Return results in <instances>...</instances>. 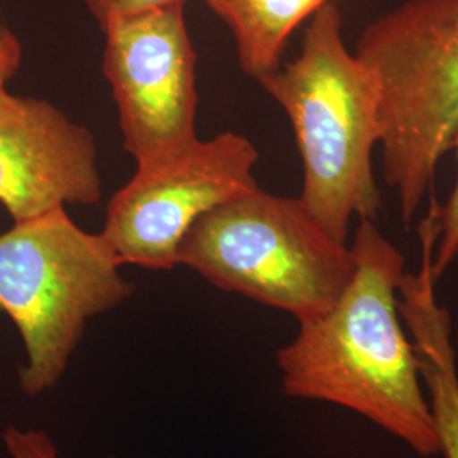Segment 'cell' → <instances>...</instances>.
Wrapping results in <instances>:
<instances>
[{
    "label": "cell",
    "instance_id": "cell-7",
    "mask_svg": "<svg viewBox=\"0 0 458 458\" xmlns=\"http://www.w3.org/2000/svg\"><path fill=\"white\" fill-rule=\"evenodd\" d=\"M102 70L124 149L143 165L196 143V51L183 5L121 19L104 30Z\"/></svg>",
    "mask_w": 458,
    "mask_h": 458
},
{
    "label": "cell",
    "instance_id": "cell-12",
    "mask_svg": "<svg viewBox=\"0 0 458 458\" xmlns=\"http://www.w3.org/2000/svg\"><path fill=\"white\" fill-rule=\"evenodd\" d=\"M4 443L13 458H58L56 448L47 433L39 429H4Z\"/></svg>",
    "mask_w": 458,
    "mask_h": 458
},
{
    "label": "cell",
    "instance_id": "cell-11",
    "mask_svg": "<svg viewBox=\"0 0 458 458\" xmlns=\"http://www.w3.org/2000/svg\"><path fill=\"white\" fill-rule=\"evenodd\" d=\"M183 4L185 0H87V9L104 31L121 19Z\"/></svg>",
    "mask_w": 458,
    "mask_h": 458
},
{
    "label": "cell",
    "instance_id": "cell-8",
    "mask_svg": "<svg viewBox=\"0 0 458 458\" xmlns=\"http://www.w3.org/2000/svg\"><path fill=\"white\" fill-rule=\"evenodd\" d=\"M102 197L96 138L48 100L0 89V204L14 223Z\"/></svg>",
    "mask_w": 458,
    "mask_h": 458
},
{
    "label": "cell",
    "instance_id": "cell-6",
    "mask_svg": "<svg viewBox=\"0 0 458 458\" xmlns=\"http://www.w3.org/2000/svg\"><path fill=\"white\" fill-rule=\"evenodd\" d=\"M259 158L246 136L226 131L138 165L131 181L111 197L100 234L121 262L170 270L199 217L259 187Z\"/></svg>",
    "mask_w": 458,
    "mask_h": 458
},
{
    "label": "cell",
    "instance_id": "cell-5",
    "mask_svg": "<svg viewBox=\"0 0 458 458\" xmlns=\"http://www.w3.org/2000/svg\"><path fill=\"white\" fill-rule=\"evenodd\" d=\"M121 265L106 238L77 226L65 208L0 234V312L13 319L28 352L19 369L22 393L51 389L85 323L131 297Z\"/></svg>",
    "mask_w": 458,
    "mask_h": 458
},
{
    "label": "cell",
    "instance_id": "cell-10",
    "mask_svg": "<svg viewBox=\"0 0 458 458\" xmlns=\"http://www.w3.org/2000/svg\"><path fill=\"white\" fill-rule=\"evenodd\" d=\"M452 151L457 157V179L445 206L437 211L438 240L433 248L431 274L435 282L450 268L458 259V136Z\"/></svg>",
    "mask_w": 458,
    "mask_h": 458
},
{
    "label": "cell",
    "instance_id": "cell-4",
    "mask_svg": "<svg viewBox=\"0 0 458 458\" xmlns=\"http://www.w3.org/2000/svg\"><path fill=\"white\" fill-rule=\"evenodd\" d=\"M181 263L299 323L329 311L355 272L350 245L335 240L301 197L260 187L199 217L182 242Z\"/></svg>",
    "mask_w": 458,
    "mask_h": 458
},
{
    "label": "cell",
    "instance_id": "cell-2",
    "mask_svg": "<svg viewBox=\"0 0 458 458\" xmlns=\"http://www.w3.org/2000/svg\"><path fill=\"white\" fill-rule=\"evenodd\" d=\"M257 82L289 117L302 160L301 200L327 233L348 243L353 219H376L374 174L380 94L372 72L346 48L340 7L325 4L306 26L293 62Z\"/></svg>",
    "mask_w": 458,
    "mask_h": 458
},
{
    "label": "cell",
    "instance_id": "cell-3",
    "mask_svg": "<svg viewBox=\"0 0 458 458\" xmlns=\"http://www.w3.org/2000/svg\"><path fill=\"white\" fill-rule=\"evenodd\" d=\"M353 53L378 85L382 175L410 226L458 136V0H404Z\"/></svg>",
    "mask_w": 458,
    "mask_h": 458
},
{
    "label": "cell",
    "instance_id": "cell-9",
    "mask_svg": "<svg viewBox=\"0 0 458 458\" xmlns=\"http://www.w3.org/2000/svg\"><path fill=\"white\" fill-rule=\"evenodd\" d=\"M329 0H206L233 33L238 64L260 81L282 65L295 30Z\"/></svg>",
    "mask_w": 458,
    "mask_h": 458
},
{
    "label": "cell",
    "instance_id": "cell-13",
    "mask_svg": "<svg viewBox=\"0 0 458 458\" xmlns=\"http://www.w3.org/2000/svg\"><path fill=\"white\" fill-rule=\"evenodd\" d=\"M22 60V45L16 34L9 28L0 26V89L14 75Z\"/></svg>",
    "mask_w": 458,
    "mask_h": 458
},
{
    "label": "cell",
    "instance_id": "cell-1",
    "mask_svg": "<svg viewBox=\"0 0 458 458\" xmlns=\"http://www.w3.org/2000/svg\"><path fill=\"white\" fill-rule=\"evenodd\" d=\"M348 245L355 272L344 294L329 311L299 323L297 336L277 352L282 389L355 411L418 455L437 457L440 440L399 312L406 260L374 219H359Z\"/></svg>",
    "mask_w": 458,
    "mask_h": 458
}]
</instances>
